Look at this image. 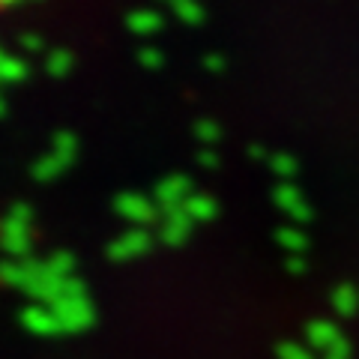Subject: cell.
Masks as SVG:
<instances>
[{
    "label": "cell",
    "instance_id": "cell-9",
    "mask_svg": "<svg viewBox=\"0 0 359 359\" xmlns=\"http://www.w3.org/2000/svg\"><path fill=\"white\" fill-rule=\"evenodd\" d=\"M276 356L278 359H311V351L309 347H302L297 341H282L276 347Z\"/></svg>",
    "mask_w": 359,
    "mask_h": 359
},
{
    "label": "cell",
    "instance_id": "cell-2",
    "mask_svg": "<svg viewBox=\"0 0 359 359\" xmlns=\"http://www.w3.org/2000/svg\"><path fill=\"white\" fill-rule=\"evenodd\" d=\"M330 302H332V309L339 311L341 318H353V314L359 311V290L353 285H339L332 290Z\"/></svg>",
    "mask_w": 359,
    "mask_h": 359
},
{
    "label": "cell",
    "instance_id": "cell-12",
    "mask_svg": "<svg viewBox=\"0 0 359 359\" xmlns=\"http://www.w3.org/2000/svg\"><path fill=\"white\" fill-rule=\"evenodd\" d=\"M351 356H353V347L347 339H339L327 353H323V359H351Z\"/></svg>",
    "mask_w": 359,
    "mask_h": 359
},
{
    "label": "cell",
    "instance_id": "cell-6",
    "mask_svg": "<svg viewBox=\"0 0 359 359\" xmlns=\"http://www.w3.org/2000/svg\"><path fill=\"white\" fill-rule=\"evenodd\" d=\"M269 168H273L276 177H282V183H290V180L297 177V171H299V165H297V159L290 153H273L269 156Z\"/></svg>",
    "mask_w": 359,
    "mask_h": 359
},
{
    "label": "cell",
    "instance_id": "cell-11",
    "mask_svg": "<svg viewBox=\"0 0 359 359\" xmlns=\"http://www.w3.org/2000/svg\"><path fill=\"white\" fill-rule=\"evenodd\" d=\"M195 132H198V138L204 141V144H216V141H219V126H216V120H201Z\"/></svg>",
    "mask_w": 359,
    "mask_h": 359
},
{
    "label": "cell",
    "instance_id": "cell-3",
    "mask_svg": "<svg viewBox=\"0 0 359 359\" xmlns=\"http://www.w3.org/2000/svg\"><path fill=\"white\" fill-rule=\"evenodd\" d=\"M276 243L282 245L287 255H302L309 249V237L299 228H278L276 231Z\"/></svg>",
    "mask_w": 359,
    "mask_h": 359
},
{
    "label": "cell",
    "instance_id": "cell-13",
    "mask_svg": "<svg viewBox=\"0 0 359 359\" xmlns=\"http://www.w3.org/2000/svg\"><path fill=\"white\" fill-rule=\"evenodd\" d=\"M285 269H287V273H294V276H302V273H306V269H309V264L302 261V255H287Z\"/></svg>",
    "mask_w": 359,
    "mask_h": 359
},
{
    "label": "cell",
    "instance_id": "cell-17",
    "mask_svg": "<svg viewBox=\"0 0 359 359\" xmlns=\"http://www.w3.org/2000/svg\"><path fill=\"white\" fill-rule=\"evenodd\" d=\"M252 156H255V159H264V156H266V150L261 147V144H252Z\"/></svg>",
    "mask_w": 359,
    "mask_h": 359
},
{
    "label": "cell",
    "instance_id": "cell-16",
    "mask_svg": "<svg viewBox=\"0 0 359 359\" xmlns=\"http://www.w3.org/2000/svg\"><path fill=\"white\" fill-rule=\"evenodd\" d=\"M201 162H204L207 168H212L216 165V153H201Z\"/></svg>",
    "mask_w": 359,
    "mask_h": 359
},
{
    "label": "cell",
    "instance_id": "cell-4",
    "mask_svg": "<svg viewBox=\"0 0 359 359\" xmlns=\"http://www.w3.org/2000/svg\"><path fill=\"white\" fill-rule=\"evenodd\" d=\"M273 201H276V207H278V210H285V212L297 210L299 204H306V201H302V192H299L294 183H278V186H276V192H273Z\"/></svg>",
    "mask_w": 359,
    "mask_h": 359
},
{
    "label": "cell",
    "instance_id": "cell-14",
    "mask_svg": "<svg viewBox=\"0 0 359 359\" xmlns=\"http://www.w3.org/2000/svg\"><path fill=\"white\" fill-rule=\"evenodd\" d=\"M287 216L294 219V222H299V224H306V222H311V219H314V212H311V207H309V204H299L297 210H290Z\"/></svg>",
    "mask_w": 359,
    "mask_h": 359
},
{
    "label": "cell",
    "instance_id": "cell-10",
    "mask_svg": "<svg viewBox=\"0 0 359 359\" xmlns=\"http://www.w3.org/2000/svg\"><path fill=\"white\" fill-rule=\"evenodd\" d=\"M177 13L183 15L186 21H192V25H198V21L204 18V9H201L195 0H180V4H177Z\"/></svg>",
    "mask_w": 359,
    "mask_h": 359
},
{
    "label": "cell",
    "instance_id": "cell-8",
    "mask_svg": "<svg viewBox=\"0 0 359 359\" xmlns=\"http://www.w3.org/2000/svg\"><path fill=\"white\" fill-rule=\"evenodd\" d=\"M186 233H189V216H174L165 224V240H171V243L186 240Z\"/></svg>",
    "mask_w": 359,
    "mask_h": 359
},
{
    "label": "cell",
    "instance_id": "cell-7",
    "mask_svg": "<svg viewBox=\"0 0 359 359\" xmlns=\"http://www.w3.org/2000/svg\"><path fill=\"white\" fill-rule=\"evenodd\" d=\"M186 192H189V180H186V177H171V180H168V183L162 186L159 198H162V201H171V204H174V201H180Z\"/></svg>",
    "mask_w": 359,
    "mask_h": 359
},
{
    "label": "cell",
    "instance_id": "cell-1",
    "mask_svg": "<svg viewBox=\"0 0 359 359\" xmlns=\"http://www.w3.org/2000/svg\"><path fill=\"white\" fill-rule=\"evenodd\" d=\"M339 339H344V335L339 332V327H335L332 320L318 318V320H309L306 323V341L311 347H318V351H323V353H327Z\"/></svg>",
    "mask_w": 359,
    "mask_h": 359
},
{
    "label": "cell",
    "instance_id": "cell-18",
    "mask_svg": "<svg viewBox=\"0 0 359 359\" xmlns=\"http://www.w3.org/2000/svg\"><path fill=\"white\" fill-rule=\"evenodd\" d=\"M6 4H9V0H0V13H4V9H6Z\"/></svg>",
    "mask_w": 359,
    "mask_h": 359
},
{
    "label": "cell",
    "instance_id": "cell-15",
    "mask_svg": "<svg viewBox=\"0 0 359 359\" xmlns=\"http://www.w3.org/2000/svg\"><path fill=\"white\" fill-rule=\"evenodd\" d=\"M207 69L210 72H222L224 69V60L219 57V54H210V57H207Z\"/></svg>",
    "mask_w": 359,
    "mask_h": 359
},
{
    "label": "cell",
    "instance_id": "cell-5",
    "mask_svg": "<svg viewBox=\"0 0 359 359\" xmlns=\"http://www.w3.org/2000/svg\"><path fill=\"white\" fill-rule=\"evenodd\" d=\"M186 216L201 219V222H210L216 216V201L207 198V195H192L186 201Z\"/></svg>",
    "mask_w": 359,
    "mask_h": 359
}]
</instances>
